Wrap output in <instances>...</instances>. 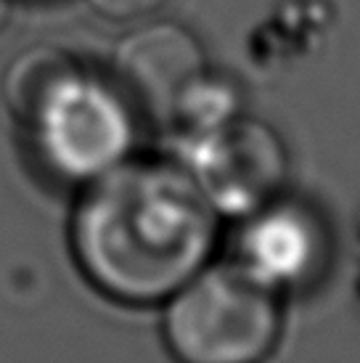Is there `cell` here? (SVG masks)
<instances>
[{
  "mask_svg": "<svg viewBox=\"0 0 360 363\" xmlns=\"http://www.w3.org/2000/svg\"><path fill=\"white\" fill-rule=\"evenodd\" d=\"M218 218L186 164L128 157L85 183L69 242L99 292L117 303L151 305L210 262Z\"/></svg>",
  "mask_w": 360,
  "mask_h": 363,
  "instance_id": "1",
  "label": "cell"
},
{
  "mask_svg": "<svg viewBox=\"0 0 360 363\" xmlns=\"http://www.w3.org/2000/svg\"><path fill=\"white\" fill-rule=\"evenodd\" d=\"M162 332L178 363H260L279 340V297L233 260L207 262L167 297Z\"/></svg>",
  "mask_w": 360,
  "mask_h": 363,
  "instance_id": "3",
  "label": "cell"
},
{
  "mask_svg": "<svg viewBox=\"0 0 360 363\" xmlns=\"http://www.w3.org/2000/svg\"><path fill=\"white\" fill-rule=\"evenodd\" d=\"M207 77L204 45L178 21L140 24L120 38L111 53V80L122 96L162 125H175Z\"/></svg>",
  "mask_w": 360,
  "mask_h": 363,
  "instance_id": "5",
  "label": "cell"
},
{
  "mask_svg": "<svg viewBox=\"0 0 360 363\" xmlns=\"http://www.w3.org/2000/svg\"><path fill=\"white\" fill-rule=\"evenodd\" d=\"M186 170L218 212L247 215L273 202L286 178V149L260 120L233 111L220 122L186 133Z\"/></svg>",
  "mask_w": 360,
  "mask_h": 363,
  "instance_id": "4",
  "label": "cell"
},
{
  "mask_svg": "<svg viewBox=\"0 0 360 363\" xmlns=\"http://www.w3.org/2000/svg\"><path fill=\"white\" fill-rule=\"evenodd\" d=\"M0 93L45 170L61 181L85 186L130 157V101L74 53L56 45L27 48L9 64Z\"/></svg>",
  "mask_w": 360,
  "mask_h": 363,
  "instance_id": "2",
  "label": "cell"
},
{
  "mask_svg": "<svg viewBox=\"0 0 360 363\" xmlns=\"http://www.w3.org/2000/svg\"><path fill=\"white\" fill-rule=\"evenodd\" d=\"M90 9L111 21H140L167 3V0H88Z\"/></svg>",
  "mask_w": 360,
  "mask_h": 363,
  "instance_id": "7",
  "label": "cell"
},
{
  "mask_svg": "<svg viewBox=\"0 0 360 363\" xmlns=\"http://www.w3.org/2000/svg\"><path fill=\"white\" fill-rule=\"evenodd\" d=\"M233 262L279 294L302 284L318 265L320 233L308 212L268 202L241 215Z\"/></svg>",
  "mask_w": 360,
  "mask_h": 363,
  "instance_id": "6",
  "label": "cell"
},
{
  "mask_svg": "<svg viewBox=\"0 0 360 363\" xmlns=\"http://www.w3.org/2000/svg\"><path fill=\"white\" fill-rule=\"evenodd\" d=\"M11 11H13V6H11V0H0V35H3V32H6V27H9Z\"/></svg>",
  "mask_w": 360,
  "mask_h": 363,
  "instance_id": "8",
  "label": "cell"
}]
</instances>
